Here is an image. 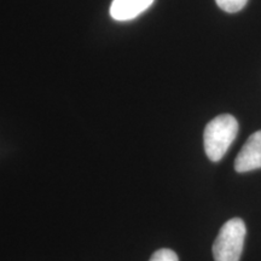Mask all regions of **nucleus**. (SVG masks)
Instances as JSON below:
<instances>
[{
  "mask_svg": "<svg viewBox=\"0 0 261 261\" xmlns=\"http://www.w3.org/2000/svg\"><path fill=\"white\" fill-rule=\"evenodd\" d=\"M154 0H113L110 16L115 21H129L146 11Z\"/></svg>",
  "mask_w": 261,
  "mask_h": 261,
  "instance_id": "obj_4",
  "label": "nucleus"
},
{
  "mask_svg": "<svg viewBox=\"0 0 261 261\" xmlns=\"http://www.w3.org/2000/svg\"><path fill=\"white\" fill-rule=\"evenodd\" d=\"M238 133V122L230 114L214 117L204 128V151L213 162L220 161Z\"/></svg>",
  "mask_w": 261,
  "mask_h": 261,
  "instance_id": "obj_1",
  "label": "nucleus"
},
{
  "mask_svg": "<svg viewBox=\"0 0 261 261\" xmlns=\"http://www.w3.org/2000/svg\"><path fill=\"white\" fill-rule=\"evenodd\" d=\"M215 3L224 11L234 14V12L241 11L247 5L248 0H215Z\"/></svg>",
  "mask_w": 261,
  "mask_h": 261,
  "instance_id": "obj_5",
  "label": "nucleus"
},
{
  "mask_svg": "<svg viewBox=\"0 0 261 261\" xmlns=\"http://www.w3.org/2000/svg\"><path fill=\"white\" fill-rule=\"evenodd\" d=\"M261 168V130L253 133L234 160V169L246 173Z\"/></svg>",
  "mask_w": 261,
  "mask_h": 261,
  "instance_id": "obj_3",
  "label": "nucleus"
},
{
  "mask_svg": "<svg viewBox=\"0 0 261 261\" xmlns=\"http://www.w3.org/2000/svg\"><path fill=\"white\" fill-rule=\"evenodd\" d=\"M246 224L240 218L226 221L220 228L213 244V256L215 261H240L242 255Z\"/></svg>",
  "mask_w": 261,
  "mask_h": 261,
  "instance_id": "obj_2",
  "label": "nucleus"
},
{
  "mask_svg": "<svg viewBox=\"0 0 261 261\" xmlns=\"http://www.w3.org/2000/svg\"><path fill=\"white\" fill-rule=\"evenodd\" d=\"M149 261H179L178 255L171 249H159L152 254Z\"/></svg>",
  "mask_w": 261,
  "mask_h": 261,
  "instance_id": "obj_6",
  "label": "nucleus"
}]
</instances>
